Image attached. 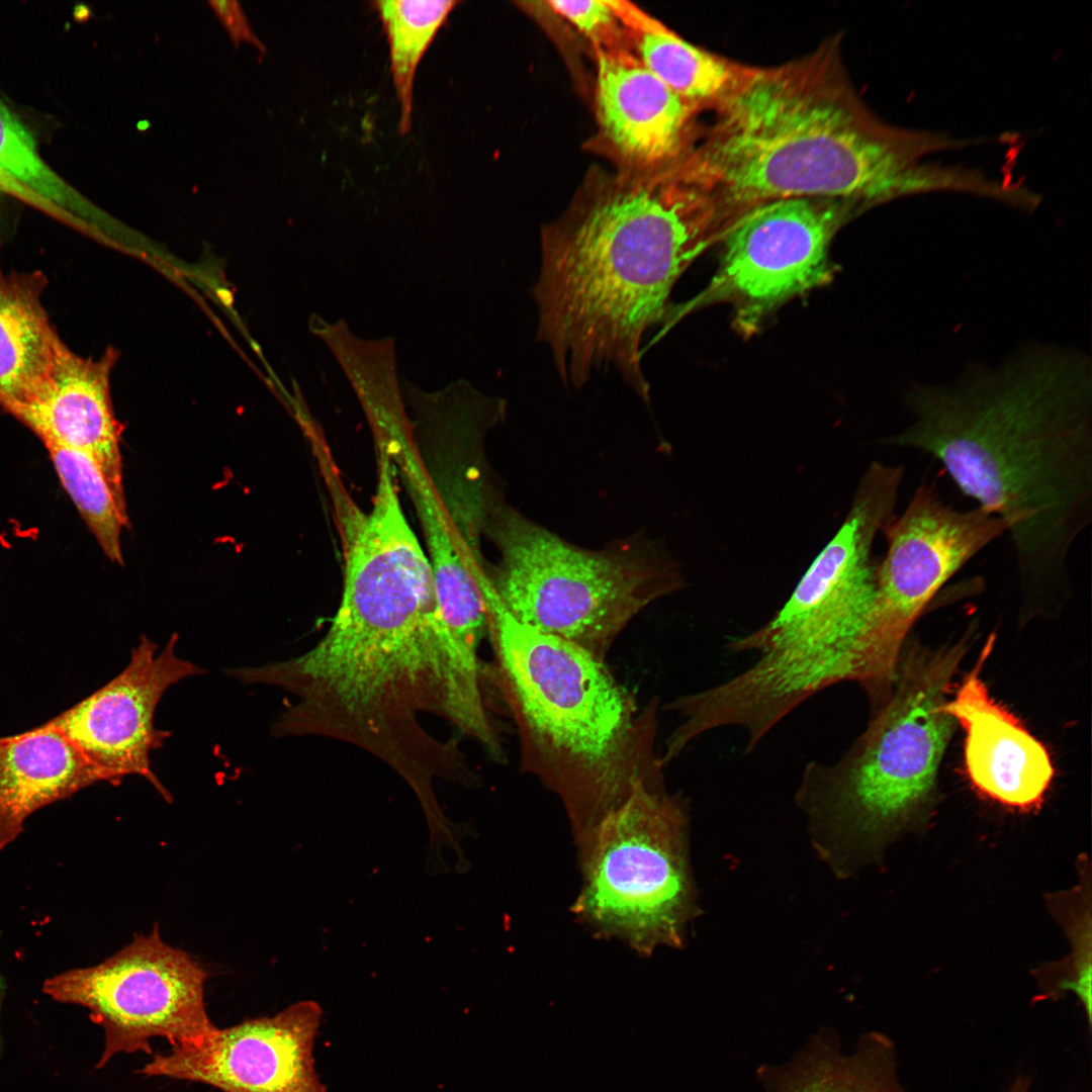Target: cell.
I'll return each mask as SVG.
<instances>
[{
	"label": "cell",
	"mask_w": 1092,
	"mask_h": 1092,
	"mask_svg": "<svg viewBox=\"0 0 1092 1092\" xmlns=\"http://www.w3.org/2000/svg\"><path fill=\"white\" fill-rule=\"evenodd\" d=\"M322 1015L316 1002L300 1001L156 1054L139 1073L221 1092H326L313 1058Z\"/></svg>",
	"instance_id": "7c38bea8"
},
{
	"label": "cell",
	"mask_w": 1092,
	"mask_h": 1092,
	"mask_svg": "<svg viewBox=\"0 0 1092 1092\" xmlns=\"http://www.w3.org/2000/svg\"><path fill=\"white\" fill-rule=\"evenodd\" d=\"M4 990H5L4 980H3V978H2V976L0 974V1010H1L2 1000H3V997H4ZM0 1046H1V1034H0Z\"/></svg>",
	"instance_id": "4316f807"
},
{
	"label": "cell",
	"mask_w": 1092,
	"mask_h": 1092,
	"mask_svg": "<svg viewBox=\"0 0 1092 1092\" xmlns=\"http://www.w3.org/2000/svg\"><path fill=\"white\" fill-rule=\"evenodd\" d=\"M882 533L887 550L875 568L864 641L872 677L887 689L896 680L904 639L923 610L972 558L1007 533V524L978 506L953 508L923 481Z\"/></svg>",
	"instance_id": "30bf717a"
},
{
	"label": "cell",
	"mask_w": 1092,
	"mask_h": 1092,
	"mask_svg": "<svg viewBox=\"0 0 1092 1092\" xmlns=\"http://www.w3.org/2000/svg\"><path fill=\"white\" fill-rule=\"evenodd\" d=\"M550 9L572 24L593 46L594 51L626 47L623 24L609 0H551Z\"/></svg>",
	"instance_id": "d4e9b609"
},
{
	"label": "cell",
	"mask_w": 1092,
	"mask_h": 1092,
	"mask_svg": "<svg viewBox=\"0 0 1092 1092\" xmlns=\"http://www.w3.org/2000/svg\"><path fill=\"white\" fill-rule=\"evenodd\" d=\"M177 641L174 634L156 654L158 645L143 637L118 675L47 723L61 731L109 782L138 775L168 801L170 794L150 764L151 751L170 735L155 727V711L168 688L204 672L176 655Z\"/></svg>",
	"instance_id": "4fadbf2b"
},
{
	"label": "cell",
	"mask_w": 1092,
	"mask_h": 1092,
	"mask_svg": "<svg viewBox=\"0 0 1092 1092\" xmlns=\"http://www.w3.org/2000/svg\"><path fill=\"white\" fill-rule=\"evenodd\" d=\"M714 218L673 162L600 178L543 228L532 289L537 338L566 385L614 370L648 400L644 339L668 315L680 275L712 243Z\"/></svg>",
	"instance_id": "7a4b0ae2"
},
{
	"label": "cell",
	"mask_w": 1092,
	"mask_h": 1092,
	"mask_svg": "<svg viewBox=\"0 0 1092 1092\" xmlns=\"http://www.w3.org/2000/svg\"><path fill=\"white\" fill-rule=\"evenodd\" d=\"M484 601L521 767L558 797L577 841L639 785L664 782L658 700L638 705L606 661L519 622L492 594Z\"/></svg>",
	"instance_id": "3957f363"
},
{
	"label": "cell",
	"mask_w": 1092,
	"mask_h": 1092,
	"mask_svg": "<svg viewBox=\"0 0 1092 1092\" xmlns=\"http://www.w3.org/2000/svg\"><path fill=\"white\" fill-rule=\"evenodd\" d=\"M685 822L664 782L639 785L577 841L582 888L574 913L641 954L678 946L693 908Z\"/></svg>",
	"instance_id": "52a82bcc"
},
{
	"label": "cell",
	"mask_w": 1092,
	"mask_h": 1092,
	"mask_svg": "<svg viewBox=\"0 0 1092 1092\" xmlns=\"http://www.w3.org/2000/svg\"><path fill=\"white\" fill-rule=\"evenodd\" d=\"M720 103L714 131L685 164L733 219L779 199L876 201L920 186L906 153L817 74L745 70Z\"/></svg>",
	"instance_id": "277c9868"
},
{
	"label": "cell",
	"mask_w": 1092,
	"mask_h": 1092,
	"mask_svg": "<svg viewBox=\"0 0 1092 1092\" xmlns=\"http://www.w3.org/2000/svg\"><path fill=\"white\" fill-rule=\"evenodd\" d=\"M40 272H6L0 257V406L24 399L63 342L42 304Z\"/></svg>",
	"instance_id": "ffe728a7"
},
{
	"label": "cell",
	"mask_w": 1092,
	"mask_h": 1092,
	"mask_svg": "<svg viewBox=\"0 0 1092 1092\" xmlns=\"http://www.w3.org/2000/svg\"><path fill=\"white\" fill-rule=\"evenodd\" d=\"M4 179L0 176V194L4 192Z\"/></svg>",
	"instance_id": "83f0119b"
},
{
	"label": "cell",
	"mask_w": 1092,
	"mask_h": 1092,
	"mask_svg": "<svg viewBox=\"0 0 1092 1092\" xmlns=\"http://www.w3.org/2000/svg\"><path fill=\"white\" fill-rule=\"evenodd\" d=\"M208 4L214 11V13L217 15L218 19L221 21L231 38L236 44L242 41H246L253 44L261 52L265 51L262 42L252 31L249 22L243 12V9L238 1L215 0L209 1Z\"/></svg>",
	"instance_id": "484cf974"
},
{
	"label": "cell",
	"mask_w": 1092,
	"mask_h": 1092,
	"mask_svg": "<svg viewBox=\"0 0 1092 1092\" xmlns=\"http://www.w3.org/2000/svg\"><path fill=\"white\" fill-rule=\"evenodd\" d=\"M908 424L888 445L936 459L977 506L1007 524L1026 603L1071 589V553L1092 515V363L1026 343L999 364L906 388Z\"/></svg>",
	"instance_id": "6da1fadb"
},
{
	"label": "cell",
	"mask_w": 1092,
	"mask_h": 1092,
	"mask_svg": "<svg viewBox=\"0 0 1092 1092\" xmlns=\"http://www.w3.org/2000/svg\"><path fill=\"white\" fill-rule=\"evenodd\" d=\"M904 467L873 461L849 511L784 606L765 624L731 640L730 653L845 652L862 643L875 597L872 549L893 519Z\"/></svg>",
	"instance_id": "ba28073f"
},
{
	"label": "cell",
	"mask_w": 1092,
	"mask_h": 1092,
	"mask_svg": "<svg viewBox=\"0 0 1092 1092\" xmlns=\"http://www.w3.org/2000/svg\"><path fill=\"white\" fill-rule=\"evenodd\" d=\"M765 1092H913L900 1076L897 1045L869 1030L846 1051L838 1033L822 1027L789 1060L756 1071Z\"/></svg>",
	"instance_id": "d6986e66"
},
{
	"label": "cell",
	"mask_w": 1092,
	"mask_h": 1092,
	"mask_svg": "<svg viewBox=\"0 0 1092 1092\" xmlns=\"http://www.w3.org/2000/svg\"><path fill=\"white\" fill-rule=\"evenodd\" d=\"M636 57L681 98L697 105L721 101L745 69L703 51L627 1H611Z\"/></svg>",
	"instance_id": "44dd1931"
},
{
	"label": "cell",
	"mask_w": 1092,
	"mask_h": 1092,
	"mask_svg": "<svg viewBox=\"0 0 1092 1092\" xmlns=\"http://www.w3.org/2000/svg\"><path fill=\"white\" fill-rule=\"evenodd\" d=\"M600 135L623 169L679 159L695 105L656 77L628 46L594 51Z\"/></svg>",
	"instance_id": "9a60e30c"
},
{
	"label": "cell",
	"mask_w": 1092,
	"mask_h": 1092,
	"mask_svg": "<svg viewBox=\"0 0 1092 1092\" xmlns=\"http://www.w3.org/2000/svg\"><path fill=\"white\" fill-rule=\"evenodd\" d=\"M43 445L63 487L107 558L123 564L120 536L128 517L119 509L95 458L79 449Z\"/></svg>",
	"instance_id": "cb8c5ba5"
},
{
	"label": "cell",
	"mask_w": 1092,
	"mask_h": 1092,
	"mask_svg": "<svg viewBox=\"0 0 1092 1092\" xmlns=\"http://www.w3.org/2000/svg\"><path fill=\"white\" fill-rule=\"evenodd\" d=\"M841 219L837 205L819 198L744 211L723 232L718 272L698 301L731 302L738 326L751 332L776 307L831 278L828 250Z\"/></svg>",
	"instance_id": "8fae6325"
},
{
	"label": "cell",
	"mask_w": 1092,
	"mask_h": 1092,
	"mask_svg": "<svg viewBox=\"0 0 1092 1092\" xmlns=\"http://www.w3.org/2000/svg\"><path fill=\"white\" fill-rule=\"evenodd\" d=\"M993 641L987 642L943 710L966 731L965 765L974 787L1002 805L1030 810L1042 802L1054 767L1042 743L990 697L980 677Z\"/></svg>",
	"instance_id": "2e32d148"
},
{
	"label": "cell",
	"mask_w": 1092,
	"mask_h": 1092,
	"mask_svg": "<svg viewBox=\"0 0 1092 1092\" xmlns=\"http://www.w3.org/2000/svg\"><path fill=\"white\" fill-rule=\"evenodd\" d=\"M394 462L404 477L422 525L442 623L454 640L475 644L486 631V570L476 543L451 525L412 445L402 448Z\"/></svg>",
	"instance_id": "e0dca14e"
},
{
	"label": "cell",
	"mask_w": 1092,
	"mask_h": 1092,
	"mask_svg": "<svg viewBox=\"0 0 1092 1092\" xmlns=\"http://www.w3.org/2000/svg\"><path fill=\"white\" fill-rule=\"evenodd\" d=\"M207 977L188 953L166 943L156 926L98 965L48 979L43 992L84 1007L101 1026L104 1048L96 1065L101 1069L118 1054L152 1055L155 1037L177 1046L215 1031L205 1007Z\"/></svg>",
	"instance_id": "9c48e42d"
},
{
	"label": "cell",
	"mask_w": 1092,
	"mask_h": 1092,
	"mask_svg": "<svg viewBox=\"0 0 1092 1092\" xmlns=\"http://www.w3.org/2000/svg\"><path fill=\"white\" fill-rule=\"evenodd\" d=\"M117 353L98 360L74 353L62 342L47 372L21 401L6 412L43 444L91 454L103 471L121 512L126 514L119 449V425L110 397V372Z\"/></svg>",
	"instance_id": "5bb4252c"
},
{
	"label": "cell",
	"mask_w": 1092,
	"mask_h": 1092,
	"mask_svg": "<svg viewBox=\"0 0 1092 1092\" xmlns=\"http://www.w3.org/2000/svg\"><path fill=\"white\" fill-rule=\"evenodd\" d=\"M101 781L109 780L47 723L0 738V850L36 810Z\"/></svg>",
	"instance_id": "ac0fdd59"
},
{
	"label": "cell",
	"mask_w": 1092,
	"mask_h": 1092,
	"mask_svg": "<svg viewBox=\"0 0 1092 1092\" xmlns=\"http://www.w3.org/2000/svg\"><path fill=\"white\" fill-rule=\"evenodd\" d=\"M964 646L912 654L866 731L833 762L804 767L800 800L867 833L895 827L930 797L954 720L943 710Z\"/></svg>",
	"instance_id": "8992f818"
},
{
	"label": "cell",
	"mask_w": 1092,
	"mask_h": 1092,
	"mask_svg": "<svg viewBox=\"0 0 1092 1092\" xmlns=\"http://www.w3.org/2000/svg\"><path fill=\"white\" fill-rule=\"evenodd\" d=\"M484 528L500 554L487 572L500 606L519 622L604 661L637 614L682 583L673 558L647 536L584 549L503 502Z\"/></svg>",
	"instance_id": "5b68a950"
},
{
	"label": "cell",
	"mask_w": 1092,
	"mask_h": 1092,
	"mask_svg": "<svg viewBox=\"0 0 1092 1092\" xmlns=\"http://www.w3.org/2000/svg\"><path fill=\"white\" fill-rule=\"evenodd\" d=\"M0 175L22 190L29 202L64 219L87 212L83 197L41 158L33 136L0 99Z\"/></svg>",
	"instance_id": "603a6c76"
},
{
	"label": "cell",
	"mask_w": 1092,
	"mask_h": 1092,
	"mask_svg": "<svg viewBox=\"0 0 1092 1092\" xmlns=\"http://www.w3.org/2000/svg\"><path fill=\"white\" fill-rule=\"evenodd\" d=\"M458 1H374L389 48L390 74L399 104L398 131L412 127L417 69Z\"/></svg>",
	"instance_id": "7402d4cb"
}]
</instances>
